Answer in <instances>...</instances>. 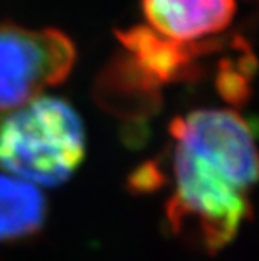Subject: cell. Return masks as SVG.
Listing matches in <instances>:
<instances>
[{"mask_svg": "<svg viewBox=\"0 0 259 261\" xmlns=\"http://www.w3.org/2000/svg\"><path fill=\"white\" fill-rule=\"evenodd\" d=\"M84 153V125L64 99L39 96L0 116V167L29 184H63Z\"/></svg>", "mask_w": 259, "mask_h": 261, "instance_id": "1", "label": "cell"}, {"mask_svg": "<svg viewBox=\"0 0 259 261\" xmlns=\"http://www.w3.org/2000/svg\"><path fill=\"white\" fill-rule=\"evenodd\" d=\"M174 194L165 207L175 236L216 253L238 236L251 216L246 191L194 155L174 147Z\"/></svg>", "mask_w": 259, "mask_h": 261, "instance_id": "2", "label": "cell"}, {"mask_svg": "<svg viewBox=\"0 0 259 261\" xmlns=\"http://www.w3.org/2000/svg\"><path fill=\"white\" fill-rule=\"evenodd\" d=\"M74 61V44L61 31L0 25V116L63 83Z\"/></svg>", "mask_w": 259, "mask_h": 261, "instance_id": "3", "label": "cell"}, {"mask_svg": "<svg viewBox=\"0 0 259 261\" xmlns=\"http://www.w3.org/2000/svg\"><path fill=\"white\" fill-rule=\"evenodd\" d=\"M174 147L204 160L242 191L259 182L257 130L234 110L202 108L170 121Z\"/></svg>", "mask_w": 259, "mask_h": 261, "instance_id": "4", "label": "cell"}, {"mask_svg": "<svg viewBox=\"0 0 259 261\" xmlns=\"http://www.w3.org/2000/svg\"><path fill=\"white\" fill-rule=\"evenodd\" d=\"M95 98L108 113L125 121L135 140L147 130V120L162 108V86L121 51L98 76Z\"/></svg>", "mask_w": 259, "mask_h": 261, "instance_id": "5", "label": "cell"}, {"mask_svg": "<svg viewBox=\"0 0 259 261\" xmlns=\"http://www.w3.org/2000/svg\"><path fill=\"white\" fill-rule=\"evenodd\" d=\"M123 51L160 86L200 77V59L220 47L219 39L177 42L153 32L147 25L117 32Z\"/></svg>", "mask_w": 259, "mask_h": 261, "instance_id": "6", "label": "cell"}, {"mask_svg": "<svg viewBox=\"0 0 259 261\" xmlns=\"http://www.w3.org/2000/svg\"><path fill=\"white\" fill-rule=\"evenodd\" d=\"M141 10L157 34L177 42H199L225 31L233 22L236 0H141Z\"/></svg>", "mask_w": 259, "mask_h": 261, "instance_id": "7", "label": "cell"}, {"mask_svg": "<svg viewBox=\"0 0 259 261\" xmlns=\"http://www.w3.org/2000/svg\"><path fill=\"white\" fill-rule=\"evenodd\" d=\"M47 205L34 184L0 174V241L12 243L36 236L44 226Z\"/></svg>", "mask_w": 259, "mask_h": 261, "instance_id": "8", "label": "cell"}, {"mask_svg": "<svg viewBox=\"0 0 259 261\" xmlns=\"http://www.w3.org/2000/svg\"><path fill=\"white\" fill-rule=\"evenodd\" d=\"M254 64L256 59L249 49L242 51L238 59H229L220 63L216 86L225 101L241 105L249 98L251 80L254 76Z\"/></svg>", "mask_w": 259, "mask_h": 261, "instance_id": "9", "label": "cell"}, {"mask_svg": "<svg viewBox=\"0 0 259 261\" xmlns=\"http://www.w3.org/2000/svg\"><path fill=\"white\" fill-rule=\"evenodd\" d=\"M252 2H256V4H259V0H252Z\"/></svg>", "mask_w": 259, "mask_h": 261, "instance_id": "10", "label": "cell"}]
</instances>
